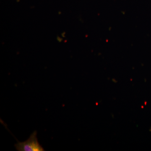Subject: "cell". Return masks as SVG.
I'll return each instance as SVG.
<instances>
[{
  "label": "cell",
  "mask_w": 151,
  "mask_h": 151,
  "mask_svg": "<svg viewBox=\"0 0 151 151\" xmlns=\"http://www.w3.org/2000/svg\"><path fill=\"white\" fill-rule=\"evenodd\" d=\"M37 133L35 131L27 140L22 142H19L15 145L16 149L19 151H43V147L38 142Z\"/></svg>",
  "instance_id": "obj_1"
}]
</instances>
